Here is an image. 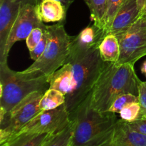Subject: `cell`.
Returning <instances> with one entry per match:
<instances>
[{"instance_id": "1", "label": "cell", "mask_w": 146, "mask_h": 146, "mask_svg": "<svg viewBox=\"0 0 146 146\" xmlns=\"http://www.w3.org/2000/svg\"><path fill=\"white\" fill-rule=\"evenodd\" d=\"M73 122L71 146H106L118 119L115 113L101 112L91 103V94L69 116Z\"/></svg>"}, {"instance_id": "2", "label": "cell", "mask_w": 146, "mask_h": 146, "mask_svg": "<svg viewBox=\"0 0 146 146\" xmlns=\"http://www.w3.org/2000/svg\"><path fill=\"white\" fill-rule=\"evenodd\" d=\"M141 81L134 69V65L106 62L91 93V105L101 112H108L111 104L119 96L132 94L138 96Z\"/></svg>"}, {"instance_id": "3", "label": "cell", "mask_w": 146, "mask_h": 146, "mask_svg": "<svg viewBox=\"0 0 146 146\" xmlns=\"http://www.w3.org/2000/svg\"><path fill=\"white\" fill-rule=\"evenodd\" d=\"M66 63L73 66L72 87L66 96L65 102L70 116L92 92L106 62L97 47L86 52L70 54Z\"/></svg>"}, {"instance_id": "4", "label": "cell", "mask_w": 146, "mask_h": 146, "mask_svg": "<svg viewBox=\"0 0 146 146\" xmlns=\"http://www.w3.org/2000/svg\"><path fill=\"white\" fill-rule=\"evenodd\" d=\"M48 79L34 72L13 71L7 61L0 63V119L29 94H44L49 88Z\"/></svg>"}, {"instance_id": "5", "label": "cell", "mask_w": 146, "mask_h": 146, "mask_svg": "<svg viewBox=\"0 0 146 146\" xmlns=\"http://www.w3.org/2000/svg\"><path fill=\"white\" fill-rule=\"evenodd\" d=\"M49 34L48 44L38 59L24 71L48 76L65 64L70 54L71 36L64 28V23L46 26Z\"/></svg>"}, {"instance_id": "6", "label": "cell", "mask_w": 146, "mask_h": 146, "mask_svg": "<svg viewBox=\"0 0 146 146\" xmlns=\"http://www.w3.org/2000/svg\"><path fill=\"white\" fill-rule=\"evenodd\" d=\"M43 95L44 94L39 91L29 94L0 119V144L17 135L41 112L39 103Z\"/></svg>"}, {"instance_id": "7", "label": "cell", "mask_w": 146, "mask_h": 146, "mask_svg": "<svg viewBox=\"0 0 146 146\" xmlns=\"http://www.w3.org/2000/svg\"><path fill=\"white\" fill-rule=\"evenodd\" d=\"M115 36L120 44L117 64L134 65L146 56V19L144 17H141L130 28Z\"/></svg>"}, {"instance_id": "8", "label": "cell", "mask_w": 146, "mask_h": 146, "mask_svg": "<svg viewBox=\"0 0 146 146\" xmlns=\"http://www.w3.org/2000/svg\"><path fill=\"white\" fill-rule=\"evenodd\" d=\"M46 26L38 17L35 5L27 3L23 6L10 29L4 56L0 58V63L7 61L10 50L16 42L27 39L34 29L36 27L45 28Z\"/></svg>"}, {"instance_id": "9", "label": "cell", "mask_w": 146, "mask_h": 146, "mask_svg": "<svg viewBox=\"0 0 146 146\" xmlns=\"http://www.w3.org/2000/svg\"><path fill=\"white\" fill-rule=\"evenodd\" d=\"M70 121L69 113L64 104L55 109L41 111L16 135L23 133H56L66 128Z\"/></svg>"}, {"instance_id": "10", "label": "cell", "mask_w": 146, "mask_h": 146, "mask_svg": "<svg viewBox=\"0 0 146 146\" xmlns=\"http://www.w3.org/2000/svg\"><path fill=\"white\" fill-rule=\"evenodd\" d=\"M30 0H0V58L4 56L10 29L21 9Z\"/></svg>"}, {"instance_id": "11", "label": "cell", "mask_w": 146, "mask_h": 146, "mask_svg": "<svg viewBox=\"0 0 146 146\" xmlns=\"http://www.w3.org/2000/svg\"><path fill=\"white\" fill-rule=\"evenodd\" d=\"M106 36L105 32L101 28L93 24L87 26L78 35L71 37L70 54L86 52L98 47Z\"/></svg>"}, {"instance_id": "12", "label": "cell", "mask_w": 146, "mask_h": 146, "mask_svg": "<svg viewBox=\"0 0 146 146\" xmlns=\"http://www.w3.org/2000/svg\"><path fill=\"white\" fill-rule=\"evenodd\" d=\"M108 146H146V135L129 126L122 119L118 120Z\"/></svg>"}, {"instance_id": "13", "label": "cell", "mask_w": 146, "mask_h": 146, "mask_svg": "<svg viewBox=\"0 0 146 146\" xmlns=\"http://www.w3.org/2000/svg\"><path fill=\"white\" fill-rule=\"evenodd\" d=\"M141 17L136 0H127L117 12L108 34L117 35L125 31Z\"/></svg>"}, {"instance_id": "14", "label": "cell", "mask_w": 146, "mask_h": 146, "mask_svg": "<svg viewBox=\"0 0 146 146\" xmlns=\"http://www.w3.org/2000/svg\"><path fill=\"white\" fill-rule=\"evenodd\" d=\"M37 13L44 23H64L67 9L58 0H43L36 5Z\"/></svg>"}, {"instance_id": "15", "label": "cell", "mask_w": 146, "mask_h": 146, "mask_svg": "<svg viewBox=\"0 0 146 146\" xmlns=\"http://www.w3.org/2000/svg\"><path fill=\"white\" fill-rule=\"evenodd\" d=\"M49 88L57 90L66 96L71 89L73 83V66L66 63L64 66L48 76Z\"/></svg>"}, {"instance_id": "16", "label": "cell", "mask_w": 146, "mask_h": 146, "mask_svg": "<svg viewBox=\"0 0 146 146\" xmlns=\"http://www.w3.org/2000/svg\"><path fill=\"white\" fill-rule=\"evenodd\" d=\"M100 56L104 62L116 64L120 57V44L115 35L108 34L98 46Z\"/></svg>"}, {"instance_id": "17", "label": "cell", "mask_w": 146, "mask_h": 146, "mask_svg": "<svg viewBox=\"0 0 146 146\" xmlns=\"http://www.w3.org/2000/svg\"><path fill=\"white\" fill-rule=\"evenodd\" d=\"M55 134V133H54ZM54 134L23 133L16 135L1 144V146H43Z\"/></svg>"}, {"instance_id": "18", "label": "cell", "mask_w": 146, "mask_h": 146, "mask_svg": "<svg viewBox=\"0 0 146 146\" xmlns=\"http://www.w3.org/2000/svg\"><path fill=\"white\" fill-rule=\"evenodd\" d=\"M66 96L57 90L48 88L41 97L39 108L41 111L55 109L65 104Z\"/></svg>"}, {"instance_id": "19", "label": "cell", "mask_w": 146, "mask_h": 146, "mask_svg": "<svg viewBox=\"0 0 146 146\" xmlns=\"http://www.w3.org/2000/svg\"><path fill=\"white\" fill-rule=\"evenodd\" d=\"M91 13V19L98 27L103 29V21L106 15L108 0H84Z\"/></svg>"}, {"instance_id": "20", "label": "cell", "mask_w": 146, "mask_h": 146, "mask_svg": "<svg viewBox=\"0 0 146 146\" xmlns=\"http://www.w3.org/2000/svg\"><path fill=\"white\" fill-rule=\"evenodd\" d=\"M73 135V122L66 128L51 135L43 146H71Z\"/></svg>"}, {"instance_id": "21", "label": "cell", "mask_w": 146, "mask_h": 146, "mask_svg": "<svg viewBox=\"0 0 146 146\" xmlns=\"http://www.w3.org/2000/svg\"><path fill=\"white\" fill-rule=\"evenodd\" d=\"M127 0H108V6L106 15L103 21V30L106 36L108 35L113 21L116 15L118 10L126 2Z\"/></svg>"}, {"instance_id": "22", "label": "cell", "mask_w": 146, "mask_h": 146, "mask_svg": "<svg viewBox=\"0 0 146 146\" xmlns=\"http://www.w3.org/2000/svg\"><path fill=\"white\" fill-rule=\"evenodd\" d=\"M138 96L132 94H125L117 97L109 108V112L114 113H120L124 108L129 104L134 102H138Z\"/></svg>"}, {"instance_id": "23", "label": "cell", "mask_w": 146, "mask_h": 146, "mask_svg": "<svg viewBox=\"0 0 146 146\" xmlns=\"http://www.w3.org/2000/svg\"><path fill=\"white\" fill-rule=\"evenodd\" d=\"M141 104L139 101L134 102L127 106L120 112L121 119L127 123H131L139 119L141 114Z\"/></svg>"}, {"instance_id": "24", "label": "cell", "mask_w": 146, "mask_h": 146, "mask_svg": "<svg viewBox=\"0 0 146 146\" xmlns=\"http://www.w3.org/2000/svg\"><path fill=\"white\" fill-rule=\"evenodd\" d=\"M48 40H49V34L47 31L46 26V28L44 30V34H43L41 41L36 46L35 48L32 51H29L30 57H31L33 61H36L44 54V51H45L46 48L47 46V44H48Z\"/></svg>"}, {"instance_id": "25", "label": "cell", "mask_w": 146, "mask_h": 146, "mask_svg": "<svg viewBox=\"0 0 146 146\" xmlns=\"http://www.w3.org/2000/svg\"><path fill=\"white\" fill-rule=\"evenodd\" d=\"M46 28V27H45ZM45 28H40V27H36L30 33L29 35L26 39V43H27V46L29 51H31L35 48L36 46L41 41V38L44 34V30Z\"/></svg>"}, {"instance_id": "26", "label": "cell", "mask_w": 146, "mask_h": 146, "mask_svg": "<svg viewBox=\"0 0 146 146\" xmlns=\"http://www.w3.org/2000/svg\"><path fill=\"white\" fill-rule=\"evenodd\" d=\"M138 101L141 110L140 118H146V82L141 81L138 87Z\"/></svg>"}, {"instance_id": "27", "label": "cell", "mask_w": 146, "mask_h": 146, "mask_svg": "<svg viewBox=\"0 0 146 146\" xmlns=\"http://www.w3.org/2000/svg\"><path fill=\"white\" fill-rule=\"evenodd\" d=\"M128 124L134 131L146 135V118H140Z\"/></svg>"}, {"instance_id": "28", "label": "cell", "mask_w": 146, "mask_h": 146, "mask_svg": "<svg viewBox=\"0 0 146 146\" xmlns=\"http://www.w3.org/2000/svg\"><path fill=\"white\" fill-rule=\"evenodd\" d=\"M41 1H43V0H30V3L36 6L38 4H39ZM58 1H61V2L65 6L66 8L67 9H68V8H69L70 6L72 4V3L74 2V0H58Z\"/></svg>"}, {"instance_id": "29", "label": "cell", "mask_w": 146, "mask_h": 146, "mask_svg": "<svg viewBox=\"0 0 146 146\" xmlns=\"http://www.w3.org/2000/svg\"><path fill=\"white\" fill-rule=\"evenodd\" d=\"M141 17L146 14V0H136Z\"/></svg>"}, {"instance_id": "30", "label": "cell", "mask_w": 146, "mask_h": 146, "mask_svg": "<svg viewBox=\"0 0 146 146\" xmlns=\"http://www.w3.org/2000/svg\"><path fill=\"white\" fill-rule=\"evenodd\" d=\"M141 72L146 77V61L143 64L142 66H141Z\"/></svg>"}, {"instance_id": "31", "label": "cell", "mask_w": 146, "mask_h": 146, "mask_svg": "<svg viewBox=\"0 0 146 146\" xmlns=\"http://www.w3.org/2000/svg\"><path fill=\"white\" fill-rule=\"evenodd\" d=\"M143 17H144V18H145V19H146V14H145V15H144V16H143Z\"/></svg>"}, {"instance_id": "32", "label": "cell", "mask_w": 146, "mask_h": 146, "mask_svg": "<svg viewBox=\"0 0 146 146\" xmlns=\"http://www.w3.org/2000/svg\"><path fill=\"white\" fill-rule=\"evenodd\" d=\"M106 146H108V145H106Z\"/></svg>"}]
</instances>
